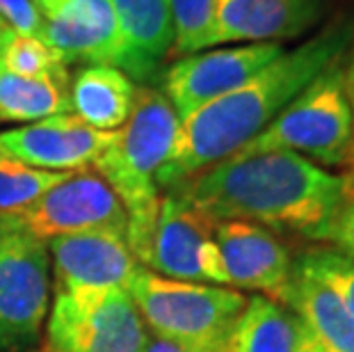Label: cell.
Returning <instances> with one entry per match:
<instances>
[{
  "label": "cell",
  "mask_w": 354,
  "mask_h": 352,
  "mask_svg": "<svg viewBox=\"0 0 354 352\" xmlns=\"http://www.w3.org/2000/svg\"><path fill=\"white\" fill-rule=\"evenodd\" d=\"M352 185V172H331L290 151H266L231 156L167 192H178L215 222H252L277 236L327 245Z\"/></svg>",
  "instance_id": "obj_1"
},
{
  "label": "cell",
  "mask_w": 354,
  "mask_h": 352,
  "mask_svg": "<svg viewBox=\"0 0 354 352\" xmlns=\"http://www.w3.org/2000/svg\"><path fill=\"white\" fill-rule=\"evenodd\" d=\"M352 41L354 24H329L311 39L283 50L240 87L180 119L169 158L156 176L158 188L167 192L203 169L231 158L270 122H274L279 112L308 82L318 78L338 57L348 55Z\"/></svg>",
  "instance_id": "obj_2"
},
{
  "label": "cell",
  "mask_w": 354,
  "mask_h": 352,
  "mask_svg": "<svg viewBox=\"0 0 354 352\" xmlns=\"http://www.w3.org/2000/svg\"><path fill=\"white\" fill-rule=\"evenodd\" d=\"M178 129L180 119L162 89L138 87L131 117L92 163L126 208V243L133 254L156 222L160 208L156 176L169 158Z\"/></svg>",
  "instance_id": "obj_3"
},
{
  "label": "cell",
  "mask_w": 354,
  "mask_h": 352,
  "mask_svg": "<svg viewBox=\"0 0 354 352\" xmlns=\"http://www.w3.org/2000/svg\"><path fill=\"white\" fill-rule=\"evenodd\" d=\"M126 290L153 336L183 352H229L233 327L247 304L231 286L178 281L140 266Z\"/></svg>",
  "instance_id": "obj_4"
},
{
  "label": "cell",
  "mask_w": 354,
  "mask_h": 352,
  "mask_svg": "<svg viewBox=\"0 0 354 352\" xmlns=\"http://www.w3.org/2000/svg\"><path fill=\"white\" fill-rule=\"evenodd\" d=\"M345 57L331 62L279 112L274 122L233 156L290 151L322 167H341L354 174V126L343 82Z\"/></svg>",
  "instance_id": "obj_5"
},
{
  "label": "cell",
  "mask_w": 354,
  "mask_h": 352,
  "mask_svg": "<svg viewBox=\"0 0 354 352\" xmlns=\"http://www.w3.org/2000/svg\"><path fill=\"white\" fill-rule=\"evenodd\" d=\"M147 325L126 288L55 290L46 316L48 352H145Z\"/></svg>",
  "instance_id": "obj_6"
},
{
  "label": "cell",
  "mask_w": 354,
  "mask_h": 352,
  "mask_svg": "<svg viewBox=\"0 0 354 352\" xmlns=\"http://www.w3.org/2000/svg\"><path fill=\"white\" fill-rule=\"evenodd\" d=\"M50 304V254L39 238L0 213V352L37 346Z\"/></svg>",
  "instance_id": "obj_7"
},
{
  "label": "cell",
  "mask_w": 354,
  "mask_h": 352,
  "mask_svg": "<svg viewBox=\"0 0 354 352\" xmlns=\"http://www.w3.org/2000/svg\"><path fill=\"white\" fill-rule=\"evenodd\" d=\"M133 257L147 270L169 279L229 286L215 241V220L178 192H165L160 197L153 227Z\"/></svg>",
  "instance_id": "obj_8"
},
{
  "label": "cell",
  "mask_w": 354,
  "mask_h": 352,
  "mask_svg": "<svg viewBox=\"0 0 354 352\" xmlns=\"http://www.w3.org/2000/svg\"><path fill=\"white\" fill-rule=\"evenodd\" d=\"M14 224L39 241L82 234L94 229L126 231V208L94 169L71 172L39 199L21 211L7 213Z\"/></svg>",
  "instance_id": "obj_9"
},
{
  "label": "cell",
  "mask_w": 354,
  "mask_h": 352,
  "mask_svg": "<svg viewBox=\"0 0 354 352\" xmlns=\"http://www.w3.org/2000/svg\"><path fill=\"white\" fill-rule=\"evenodd\" d=\"M283 50L277 41H256L183 55L162 71V92L178 119H185L256 76Z\"/></svg>",
  "instance_id": "obj_10"
},
{
  "label": "cell",
  "mask_w": 354,
  "mask_h": 352,
  "mask_svg": "<svg viewBox=\"0 0 354 352\" xmlns=\"http://www.w3.org/2000/svg\"><path fill=\"white\" fill-rule=\"evenodd\" d=\"M215 241L222 252L231 288L252 290L283 304L295 259L281 238L252 222L217 220Z\"/></svg>",
  "instance_id": "obj_11"
},
{
  "label": "cell",
  "mask_w": 354,
  "mask_h": 352,
  "mask_svg": "<svg viewBox=\"0 0 354 352\" xmlns=\"http://www.w3.org/2000/svg\"><path fill=\"white\" fill-rule=\"evenodd\" d=\"M115 131H99L73 112L0 133V151L37 169L78 172L89 167L110 145Z\"/></svg>",
  "instance_id": "obj_12"
},
{
  "label": "cell",
  "mask_w": 354,
  "mask_h": 352,
  "mask_svg": "<svg viewBox=\"0 0 354 352\" xmlns=\"http://www.w3.org/2000/svg\"><path fill=\"white\" fill-rule=\"evenodd\" d=\"M55 270V290L126 288L138 268L126 231L94 229L46 241Z\"/></svg>",
  "instance_id": "obj_13"
},
{
  "label": "cell",
  "mask_w": 354,
  "mask_h": 352,
  "mask_svg": "<svg viewBox=\"0 0 354 352\" xmlns=\"http://www.w3.org/2000/svg\"><path fill=\"white\" fill-rule=\"evenodd\" d=\"M117 19V69L133 82L151 85L174 46V24L167 0H110Z\"/></svg>",
  "instance_id": "obj_14"
},
{
  "label": "cell",
  "mask_w": 354,
  "mask_h": 352,
  "mask_svg": "<svg viewBox=\"0 0 354 352\" xmlns=\"http://www.w3.org/2000/svg\"><path fill=\"white\" fill-rule=\"evenodd\" d=\"M41 41L69 64L117 66L119 35L110 0H69L44 21Z\"/></svg>",
  "instance_id": "obj_15"
},
{
  "label": "cell",
  "mask_w": 354,
  "mask_h": 352,
  "mask_svg": "<svg viewBox=\"0 0 354 352\" xmlns=\"http://www.w3.org/2000/svg\"><path fill=\"white\" fill-rule=\"evenodd\" d=\"M283 306L295 313V318L322 346L334 352H354V318L325 284L297 259Z\"/></svg>",
  "instance_id": "obj_16"
},
{
  "label": "cell",
  "mask_w": 354,
  "mask_h": 352,
  "mask_svg": "<svg viewBox=\"0 0 354 352\" xmlns=\"http://www.w3.org/2000/svg\"><path fill=\"white\" fill-rule=\"evenodd\" d=\"M138 85L108 64H87L69 85L73 115L99 131H117L131 117Z\"/></svg>",
  "instance_id": "obj_17"
},
{
  "label": "cell",
  "mask_w": 354,
  "mask_h": 352,
  "mask_svg": "<svg viewBox=\"0 0 354 352\" xmlns=\"http://www.w3.org/2000/svg\"><path fill=\"white\" fill-rule=\"evenodd\" d=\"M299 320L270 297L252 295L233 327L229 352H295Z\"/></svg>",
  "instance_id": "obj_18"
},
{
  "label": "cell",
  "mask_w": 354,
  "mask_h": 352,
  "mask_svg": "<svg viewBox=\"0 0 354 352\" xmlns=\"http://www.w3.org/2000/svg\"><path fill=\"white\" fill-rule=\"evenodd\" d=\"M71 82L26 78L0 69V122L32 124L71 110Z\"/></svg>",
  "instance_id": "obj_19"
},
{
  "label": "cell",
  "mask_w": 354,
  "mask_h": 352,
  "mask_svg": "<svg viewBox=\"0 0 354 352\" xmlns=\"http://www.w3.org/2000/svg\"><path fill=\"white\" fill-rule=\"evenodd\" d=\"M320 17V0H256L243 44L292 39L308 33Z\"/></svg>",
  "instance_id": "obj_20"
},
{
  "label": "cell",
  "mask_w": 354,
  "mask_h": 352,
  "mask_svg": "<svg viewBox=\"0 0 354 352\" xmlns=\"http://www.w3.org/2000/svg\"><path fill=\"white\" fill-rule=\"evenodd\" d=\"M0 69L26 78H46L71 82L69 69L55 50L41 39L21 35L0 19Z\"/></svg>",
  "instance_id": "obj_21"
},
{
  "label": "cell",
  "mask_w": 354,
  "mask_h": 352,
  "mask_svg": "<svg viewBox=\"0 0 354 352\" xmlns=\"http://www.w3.org/2000/svg\"><path fill=\"white\" fill-rule=\"evenodd\" d=\"M71 172L37 169L0 151V213H14L32 204Z\"/></svg>",
  "instance_id": "obj_22"
},
{
  "label": "cell",
  "mask_w": 354,
  "mask_h": 352,
  "mask_svg": "<svg viewBox=\"0 0 354 352\" xmlns=\"http://www.w3.org/2000/svg\"><path fill=\"white\" fill-rule=\"evenodd\" d=\"M174 24L171 55H192L206 50V39L215 17V0H167Z\"/></svg>",
  "instance_id": "obj_23"
},
{
  "label": "cell",
  "mask_w": 354,
  "mask_h": 352,
  "mask_svg": "<svg viewBox=\"0 0 354 352\" xmlns=\"http://www.w3.org/2000/svg\"><path fill=\"white\" fill-rule=\"evenodd\" d=\"M325 286L338 297L345 311L354 318V263L329 245H313L297 257Z\"/></svg>",
  "instance_id": "obj_24"
},
{
  "label": "cell",
  "mask_w": 354,
  "mask_h": 352,
  "mask_svg": "<svg viewBox=\"0 0 354 352\" xmlns=\"http://www.w3.org/2000/svg\"><path fill=\"white\" fill-rule=\"evenodd\" d=\"M254 7L256 0H215V17L206 39V48L243 44Z\"/></svg>",
  "instance_id": "obj_25"
},
{
  "label": "cell",
  "mask_w": 354,
  "mask_h": 352,
  "mask_svg": "<svg viewBox=\"0 0 354 352\" xmlns=\"http://www.w3.org/2000/svg\"><path fill=\"white\" fill-rule=\"evenodd\" d=\"M0 19L21 35L41 39L46 19L35 5V0H0Z\"/></svg>",
  "instance_id": "obj_26"
},
{
  "label": "cell",
  "mask_w": 354,
  "mask_h": 352,
  "mask_svg": "<svg viewBox=\"0 0 354 352\" xmlns=\"http://www.w3.org/2000/svg\"><path fill=\"white\" fill-rule=\"evenodd\" d=\"M327 245L338 250L354 263V185L345 197L334 224H331Z\"/></svg>",
  "instance_id": "obj_27"
},
{
  "label": "cell",
  "mask_w": 354,
  "mask_h": 352,
  "mask_svg": "<svg viewBox=\"0 0 354 352\" xmlns=\"http://www.w3.org/2000/svg\"><path fill=\"white\" fill-rule=\"evenodd\" d=\"M299 325H302V323H299ZM295 352H334V350H329L327 346H322V343L302 325V329H299V341H297Z\"/></svg>",
  "instance_id": "obj_28"
},
{
  "label": "cell",
  "mask_w": 354,
  "mask_h": 352,
  "mask_svg": "<svg viewBox=\"0 0 354 352\" xmlns=\"http://www.w3.org/2000/svg\"><path fill=\"white\" fill-rule=\"evenodd\" d=\"M343 82H345V96H348L350 112H352V126H354V48L350 57L345 59V69H343Z\"/></svg>",
  "instance_id": "obj_29"
},
{
  "label": "cell",
  "mask_w": 354,
  "mask_h": 352,
  "mask_svg": "<svg viewBox=\"0 0 354 352\" xmlns=\"http://www.w3.org/2000/svg\"><path fill=\"white\" fill-rule=\"evenodd\" d=\"M145 352H183V350H178L176 346H171L167 341L158 339V336H149Z\"/></svg>",
  "instance_id": "obj_30"
},
{
  "label": "cell",
  "mask_w": 354,
  "mask_h": 352,
  "mask_svg": "<svg viewBox=\"0 0 354 352\" xmlns=\"http://www.w3.org/2000/svg\"><path fill=\"white\" fill-rule=\"evenodd\" d=\"M66 3H69V0H35V5L39 7V12L44 14V19L50 17V14H55L57 10H62Z\"/></svg>",
  "instance_id": "obj_31"
},
{
  "label": "cell",
  "mask_w": 354,
  "mask_h": 352,
  "mask_svg": "<svg viewBox=\"0 0 354 352\" xmlns=\"http://www.w3.org/2000/svg\"><path fill=\"white\" fill-rule=\"evenodd\" d=\"M28 352H48V348H46V346H41V348H37V350L32 348V350H28Z\"/></svg>",
  "instance_id": "obj_32"
}]
</instances>
